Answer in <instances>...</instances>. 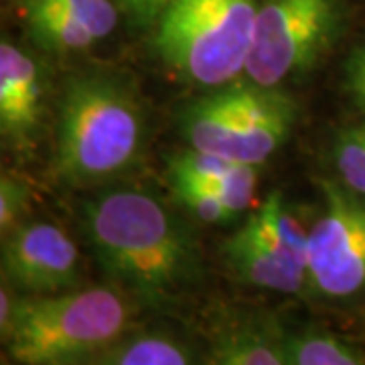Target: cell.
Returning a JSON list of instances; mask_svg holds the SVG:
<instances>
[{
  "label": "cell",
  "mask_w": 365,
  "mask_h": 365,
  "mask_svg": "<svg viewBox=\"0 0 365 365\" xmlns=\"http://www.w3.org/2000/svg\"><path fill=\"white\" fill-rule=\"evenodd\" d=\"M81 222L112 284L146 307H170L201 276L191 227L146 191H104L83 205Z\"/></svg>",
  "instance_id": "obj_1"
},
{
  "label": "cell",
  "mask_w": 365,
  "mask_h": 365,
  "mask_svg": "<svg viewBox=\"0 0 365 365\" xmlns=\"http://www.w3.org/2000/svg\"><path fill=\"white\" fill-rule=\"evenodd\" d=\"M146 143L138 93L116 73L88 71L67 79L55 126V175L90 187L126 175Z\"/></svg>",
  "instance_id": "obj_2"
},
{
  "label": "cell",
  "mask_w": 365,
  "mask_h": 365,
  "mask_svg": "<svg viewBox=\"0 0 365 365\" xmlns=\"http://www.w3.org/2000/svg\"><path fill=\"white\" fill-rule=\"evenodd\" d=\"M130 297L116 287L19 297L4 345L21 365H71L102 355L124 337Z\"/></svg>",
  "instance_id": "obj_3"
},
{
  "label": "cell",
  "mask_w": 365,
  "mask_h": 365,
  "mask_svg": "<svg viewBox=\"0 0 365 365\" xmlns=\"http://www.w3.org/2000/svg\"><path fill=\"white\" fill-rule=\"evenodd\" d=\"M294 122L297 104L282 88L235 79L189 106L181 130L189 148L260 167L284 146Z\"/></svg>",
  "instance_id": "obj_4"
},
{
  "label": "cell",
  "mask_w": 365,
  "mask_h": 365,
  "mask_svg": "<svg viewBox=\"0 0 365 365\" xmlns=\"http://www.w3.org/2000/svg\"><path fill=\"white\" fill-rule=\"evenodd\" d=\"M260 0H181L155 25L158 57L182 79L220 88L244 76Z\"/></svg>",
  "instance_id": "obj_5"
},
{
  "label": "cell",
  "mask_w": 365,
  "mask_h": 365,
  "mask_svg": "<svg viewBox=\"0 0 365 365\" xmlns=\"http://www.w3.org/2000/svg\"><path fill=\"white\" fill-rule=\"evenodd\" d=\"M345 0H260L244 78L266 88L311 73L339 41Z\"/></svg>",
  "instance_id": "obj_6"
},
{
  "label": "cell",
  "mask_w": 365,
  "mask_h": 365,
  "mask_svg": "<svg viewBox=\"0 0 365 365\" xmlns=\"http://www.w3.org/2000/svg\"><path fill=\"white\" fill-rule=\"evenodd\" d=\"M323 211L309 235V288L349 300L365 292V197L339 181H321Z\"/></svg>",
  "instance_id": "obj_7"
},
{
  "label": "cell",
  "mask_w": 365,
  "mask_h": 365,
  "mask_svg": "<svg viewBox=\"0 0 365 365\" xmlns=\"http://www.w3.org/2000/svg\"><path fill=\"white\" fill-rule=\"evenodd\" d=\"M2 276L26 294H55L79 287L81 256L63 227L23 222L4 235Z\"/></svg>",
  "instance_id": "obj_8"
},
{
  "label": "cell",
  "mask_w": 365,
  "mask_h": 365,
  "mask_svg": "<svg viewBox=\"0 0 365 365\" xmlns=\"http://www.w3.org/2000/svg\"><path fill=\"white\" fill-rule=\"evenodd\" d=\"M47 81L39 61L11 41L0 45V134L6 148L26 153L43 120Z\"/></svg>",
  "instance_id": "obj_9"
},
{
  "label": "cell",
  "mask_w": 365,
  "mask_h": 365,
  "mask_svg": "<svg viewBox=\"0 0 365 365\" xmlns=\"http://www.w3.org/2000/svg\"><path fill=\"white\" fill-rule=\"evenodd\" d=\"M223 254L237 278L250 287L282 294H299L309 288V278L294 270L266 244L250 217L223 244Z\"/></svg>",
  "instance_id": "obj_10"
},
{
  "label": "cell",
  "mask_w": 365,
  "mask_h": 365,
  "mask_svg": "<svg viewBox=\"0 0 365 365\" xmlns=\"http://www.w3.org/2000/svg\"><path fill=\"white\" fill-rule=\"evenodd\" d=\"M250 222L266 240V244L290 264L294 270L309 278V235L311 227H304L299 215L288 207L282 193L274 191L266 201L250 215Z\"/></svg>",
  "instance_id": "obj_11"
},
{
  "label": "cell",
  "mask_w": 365,
  "mask_h": 365,
  "mask_svg": "<svg viewBox=\"0 0 365 365\" xmlns=\"http://www.w3.org/2000/svg\"><path fill=\"white\" fill-rule=\"evenodd\" d=\"M205 365H288L287 339L268 323H240L215 343Z\"/></svg>",
  "instance_id": "obj_12"
},
{
  "label": "cell",
  "mask_w": 365,
  "mask_h": 365,
  "mask_svg": "<svg viewBox=\"0 0 365 365\" xmlns=\"http://www.w3.org/2000/svg\"><path fill=\"white\" fill-rule=\"evenodd\" d=\"M98 365H195L189 347L167 333L122 337L98 355Z\"/></svg>",
  "instance_id": "obj_13"
},
{
  "label": "cell",
  "mask_w": 365,
  "mask_h": 365,
  "mask_svg": "<svg viewBox=\"0 0 365 365\" xmlns=\"http://www.w3.org/2000/svg\"><path fill=\"white\" fill-rule=\"evenodd\" d=\"M287 351L288 365H365L349 343L321 329L287 339Z\"/></svg>",
  "instance_id": "obj_14"
},
{
  "label": "cell",
  "mask_w": 365,
  "mask_h": 365,
  "mask_svg": "<svg viewBox=\"0 0 365 365\" xmlns=\"http://www.w3.org/2000/svg\"><path fill=\"white\" fill-rule=\"evenodd\" d=\"M337 181L365 197V122L341 130L333 144Z\"/></svg>",
  "instance_id": "obj_15"
},
{
  "label": "cell",
  "mask_w": 365,
  "mask_h": 365,
  "mask_svg": "<svg viewBox=\"0 0 365 365\" xmlns=\"http://www.w3.org/2000/svg\"><path fill=\"white\" fill-rule=\"evenodd\" d=\"M175 197L179 199L182 207L187 209L191 215L205 223H227L234 222L235 211L225 201L222 195L211 189L197 182H170Z\"/></svg>",
  "instance_id": "obj_16"
},
{
  "label": "cell",
  "mask_w": 365,
  "mask_h": 365,
  "mask_svg": "<svg viewBox=\"0 0 365 365\" xmlns=\"http://www.w3.org/2000/svg\"><path fill=\"white\" fill-rule=\"evenodd\" d=\"M39 2L45 6H53L59 11L78 16L86 25L102 35V39L110 37L118 23L116 0H29Z\"/></svg>",
  "instance_id": "obj_17"
},
{
  "label": "cell",
  "mask_w": 365,
  "mask_h": 365,
  "mask_svg": "<svg viewBox=\"0 0 365 365\" xmlns=\"http://www.w3.org/2000/svg\"><path fill=\"white\" fill-rule=\"evenodd\" d=\"M33 201L31 185L13 173H2L0 179V232L9 235L25 222Z\"/></svg>",
  "instance_id": "obj_18"
},
{
  "label": "cell",
  "mask_w": 365,
  "mask_h": 365,
  "mask_svg": "<svg viewBox=\"0 0 365 365\" xmlns=\"http://www.w3.org/2000/svg\"><path fill=\"white\" fill-rule=\"evenodd\" d=\"M258 169L252 165H234L232 170L217 182L215 191L222 195V199L234 209L235 215L244 213L256 199L258 189Z\"/></svg>",
  "instance_id": "obj_19"
},
{
  "label": "cell",
  "mask_w": 365,
  "mask_h": 365,
  "mask_svg": "<svg viewBox=\"0 0 365 365\" xmlns=\"http://www.w3.org/2000/svg\"><path fill=\"white\" fill-rule=\"evenodd\" d=\"M343 90L349 102L365 114V39L349 53L343 66Z\"/></svg>",
  "instance_id": "obj_20"
},
{
  "label": "cell",
  "mask_w": 365,
  "mask_h": 365,
  "mask_svg": "<svg viewBox=\"0 0 365 365\" xmlns=\"http://www.w3.org/2000/svg\"><path fill=\"white\" fill-rule=\"evenodd\" d=\"M13 290V284H9L6 280L2 282V292H0V331H2V339L11 331L14 311H16V302H19V297H14Z\"/></svg>",
  "instance_id": "obj_21"
},
{
  "label": "cell",
  "mask_w": 365,
  "mask_h": 365,
  "mask_svg": "<svg viewBox=\"0 0 365 365\" xmlns=\"http://www.w3.org/2000/svg\"><path fill=\"white\" fill-rule=\"evenodd\" d=\"M138 4V0H116V6L120 13H124L126 16L134 11V6Z\"/></svg>",
  "instance_id": "obj_22"
}]
</instances>
